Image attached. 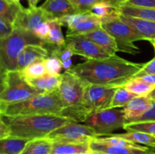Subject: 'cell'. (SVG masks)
Segmentation results:
<instances>
[{"label": "cell", "instance_id": "obj_1", "mask_svg": "<svg viewBox=\"0 0 155 154\" xmlns=\"http://www.w3.org/2000/svg\"><path fill=\"white\" fill-rule=\"evenodd\" d=\"M144 65L129 61L115 54L104 58L87 60L72 66L70 71L88 84L120 87L133 79Z\"/></svg>", "mask_w": 155, "mask_h": 154}, {"label": "cell", "instance_id": "obj_2", "mask_svg": "<svg viewBox=\"0 0 155 154\" xmlns=\"http://www.w3.org/2000/svg\"><path fill=\"white\" fill-rule=\"evenodd\" d=\"M0 119L7 125L9 136L30 140L46 137L54 130L73 121L58 115L5 116L0 114Z\"/></svg>", "mask_w": 155, "mask_h": 154}, {"label": "cell", "instance_id": "obj_3", "mask_svg": "<svg viewBox=\"0 0 155 154\" xmlns=\"http://www.w3.org/2000/svg\"><path fill=\"white\" fill-rule=\"evenodd\" d=\"M65 105L58 90L41 93L28 100L15 104L0 103V114L5 116L26 115H58L61 116Z\"/></svg>", "mask_w": 155, "mask_h": 154}, {"label": "cell", "instance_id": "obj_4", "mask_svg": "<svg viewBox=\"0 0 155 154\" xmlns=\"http://www.w3.org/2000/svg\"><path fill=\"white\" fill-rule=\"evenodd\" d=\"M44 41L33 32L15 28L8 36L0 40L1 71L16 70L18 57L27 45L44 46Z\"/></svg>", "mask_w": 155, "mask_h": 154}, {"label": "cell", "instance_id": "obj_5", "mask_svg": "<svg viewBox=\"0 0 155 154\" xmlns=\"http://www.w3.org/2000/svg\"><path fill=\"white\" fill-rule=\"evenodd\" d=\"M101 21V27L110 33L116 40L119 51L131 54L140 53V49L135 45L134 42L144 40L143 37L133 27L120 19V14L117 9Z\"/></svg>", "mask_w": 155, "mask_h": 154}, {"label": "cell", "instance_id": "obj_6", "mask_svg": "<svg viewBox=\"0 0 155 154\" xmlns=\"http://www.w3.org/2000/svg\"><path fill=\"white\" fill-rule=\"evenodd\" d=\"M41 94L32 87L21 71H1L0 103L15 104L28 100Z\"/></svg>", "mask_w": 155, "mask_h": 154}, {"label": "cell", "instance_id": "obj_7", "mask_svg": "<svg viewBox=\"0 0 155 154\" xmlns=\"http://www.w3.org/2000/svg\"><path fill=\"white\" fill-rule=\"evenodd\" d=\"M82 123L92 128L98 137L108 136L115 130L124 128L126 124L124 108H109L93 112Z\"/></svg>", "mask_w": 155, "mask_h": 154}, {"label": "cell", "instance_id": "obj_8", "mask_svg": "<svg viewBox=\"0 0 155 154\" xmlns=\"http://www.w3.org/2000/svg\"><path fill=\"white\" fill-rule=\"evenodd\" d=\"M87 82L70 70L61 73V80L58 88L65 107H82Z\"/></svg>", "mask_w": 155, "mask_h": 154}, {"label": "cell", "instance_id": "obj_9", "mask_svg": "<svg viewBox=\"0 0 155 154\" xmlns=\"http://www.w3.org/2000/svg\"><path fill=\"white\" fill-rule=\"evenodd\" d=\"M117 88L89 84L85 91L83 107L90 113L110 108Z\"/></svg>", "mask_w": 155, "mask_h": 154}, {"label": "cell", "instance_id": "obj_10", "mask_svg": "<svg viewBox=\"0 0 155 154\" xmlns=\"http://www.w3.org/2000/svg\"><path fill=\"white\" fill-rule=\"evenodd\" d=\"M97 137L95 131L89 126L71 121L54 130L46 137L52 141H89Z\"/></svg>", "mask_w": 155, "mask_h": 154}, {"label": "cell", "instance_id": "obj_11", "mask_svg": "<svg viewBox=\"0 0 155 154\" xmlns=\"http://www.w3.org/2000/svg\"><path fill=\"white\" fill-rule=\"evenodd\" d=\"M66 44L73 50L74 54L85 57L87 60L104 58L115 55L82 36H66Z\"/></svg>", "mask_w": 155, "mask_h": 154}, {"label": "cell", "instance_id": "obj_12", "mask_svg": "<svg viewBox=\"0 0 155 154\" xmlns=\"http://www.w3.org/2000/svg\"><path fill=\"white\" fill-rule=\"evenodd\" d=\"M54 19L48 13L39 6L23 8L14 23L15 28L23 29L34 33L38 26L44 22Z\"/></svg>", "mask_w": 155, "mask_h": 154}, {"label": "cell", "instance_id": "obj_13", "mask_svg": "<svg viewBox=\"0 0 155 154\" xmlns=\"http://www.w3.org/2000/svg\"><path fill=\"white\" fill-rule=\"evenodd\" d=\"M48 55V51L43 45H27L18 57L16 70L21 71L31 63L39 60H44Z\"/></svg>", "mask_w": 155, "mask_h": 154}, {"label": "cell", "instance_id": "obj_14", "mask_svg": "<svg viewBox=\"0 0 155 154\" xmlns=\"http://www.w3.org/2000/svg\"><path fill=\"white\" fill-rule=\"evenodd\" d=\"M152 103L148 96L135 97L124 107L126 124L136 122L149 109Z\"/></svg>", "mask_w": 155, "mask_h": 154}, {"label": "cell", "instance_id": "obj_15", "mask_svg": "<svg viewBox=\"0 0 155 154\" xmlns=\"http://www.w3.org/2000/svg\"><path fill=\"white\" fill-rule=\"evenodd\" d=\"M90 147L92 151H100L109 154H148L150 148L146 146L142 147H131L110 145L98 141L95 138L91 140Z\"/></svg>", "mask_w": 155, "mask_h": 154}, {"label": "cell", "instance_id": "obj_16", "mask_svg": "<svg viewBox=\"0 0 155 154\" xmlns=\"http://www.w3.org/2000/svg\"><path fill=\"white\" fill-rule=\"evenodd\" d=\"M89 141H53L51 154H87L92 152Z\"/></svg>", "mask_w": 155, "mask_h": 154}, {"label": "cell", "instance_id": "obj_17", "mask_svg": "<svg viewBox=\"0 0 155 154\" xmlns=\"http://www.w3.org/2000/svg\"><path fill=\"white\" fill-rule=\"evenodd\" d=\"M120 18L123 21L133 27L140 36H142L144 40L151 42L155 39V22L154 21L142 18L124 16L120 14Z\"/></svg>", "mask_w": 155, "mask_h": 154}, {"label": "cell", "instance_id": "obj_18", "mask_svg": "<svg viewBox=\"0 0 155 154\" xmlns=\"http://www.w3.org/2000/svg\"><path fill=\"white\" fill-rule=\"evenodd\" d=\"M82 36L92 41L99 46L102 47L110 54H116L117 51H119L117 43L114 38L102 27H100L97 30L82 35Z\"/></svg>", "mask_w": 155, "mask_h": 154}, {"label": "cell", "instance_id": "obj_19", "mask_svg": "<svg viewBox=\"0 0 155 154\" xmlns=\"http://www.w3.org/2000/svg\"><path fill=\"white\" fill-rule=\"evenodd\" d=\"M40 7L54 19L77 13L69 0H45Z\"/></svg>", "mask_w": 155, "mask_h": 154}, {"label": "cell", "instance_id": "obj_20", "mask_svg": "<svg viewBox=\"0 0 155 154\" xmlns=\"http://www.w3.org/2000/svg\"><path fill=\"white\" fill-rule=\"evenodd\" d=\"M27 80L32 87L40 93L51 92L58 88L61 80V73L58 75H50L46 73L39 78Z\"/></svg>", "mask_w": 155, "mask_h": 154}, {"label": "cell", "instance_id": "obj_21", "mask_svg": "<svg viewBox=\"0 0 155 154\" xmlns=\"http://www.w3.org/2000/svg\"><path fill=\"white\" fill-rule=\"evenodd\" d=\"M101 27V21L100 18L91 13L90 16L86 19L80 21L75 25L68 28L66 36H82L86 33Z\"/></svg>", "mask_w": 155, "mask_h": 154}, {"label": "cell", "instance_id": "obj_22", "mask_svg": "<svg viewBox=\"0 0 155 154\" xmlns=\"http://www.w3.org/2000/svg\"><path fill=\"white\" fill-rule=\"evenodd\" d=\"M50 29L49 34L46 40L44 41V47L47 50H50L54 47H59L66 44V38L64 36L62 33L61 24L59 19H52L49 21Z\"/></svg>", "mask_w": 155, "mask_h": 154}, {"label": "cell", "instance_id": "obj_23", "mask_svg": "<svg viewBox=\"0 0 155 154\" xmlns=\"http://www.w3.org/2000/svg\"><path fill=\"white\" fill-rule=\"evenodd\" d=\"M117 10L120 14L133 18H142L155 22V8L139 7V6L122 5L117 8Z\"/></svg>", "mask_w": 155, "mask_h": 154}, {"label": "cell", "instance_id": "obj_24", "mask_svg": "<svg viewBox=\"0 0 155 154\" xmlns=\"http://www.w3.org/2000/svg\"><path fill=\"white\" fill-rule=\"evenodd\" d=\"M29 140L14 136L0 139V154H20Z\"/></svg>", "mask_w": 155, "mask_h": 154}, {"label": "cell", "instance_id": "obj_25", "mask_svg": "<svg viewBox=\"0 0 155 154\" xmlns=\"http://www.w3.org/2000/svg\"><path fill=\"white\" fill-rule=\"evenodd\" d=\"M52 143L48 137L30 140L20 154H51Z\"/></svg>", "mask_w": 155, "mask_h": 154}, {"label": "cell", "instance_id": "obj_26", "mask_svg": "<svg viewBox=\"0 0 155 154\" xmlns=\"http://www.w3.org/2000/svg\"><path fill=\"white\" fill-rule=\"evenodd\" d=\"M24 6L15 0H0V18L14 26L18 14Z\"/></svg>", "mask_w": 155, "mask_h": 154}, {"label": "cell", "instance_id": "obj_27", "mask_svg": "<svg viewBox=\"0 0 155 154\" xmlns=\"http://www.w3.org/2000/svg\"><path fill=\"white\" fill-rule=\"evenodd\" d=\"M138 144L145 145L148 147L155 148V137L152 134L140 131H127L124 134H112Z\"/></svg>", "mask_w": 155, "mask_h": 154}, {"label": "cell", "instance_id": "obj_28", "mask_svg": "<svg viewBox=\"0 0 155 154\" xmlns=\"http://www.w3.org/2000/svg\"><path fill=\"white\" fill-rule=\"evenodd\" d=\"M124 86L136 96H148L155 88L154 85L148 84L138 78L133 79Z\"/></svg>", "mask_w": 155, "mask_h": 154}, {"label": "cell", "instance_id": "obj_29", "mask_svg": "<svg viewBox=\"0 0 155 154\" xmlns=\"http://www.w3.org/2000/svg\"><path fill=\"white\" fill-rule=\"evenodd\" d=\"M135 97L137 96L126 88L124 85L117 87L114 95L110 108H124Z\"/></svg>", "mask_w": 155, "mask_h": 154}, {"label": "cell", "instance_id": "obj_30", "mask_svg": "<svg viewBox=\"0 0 155 154\" xmlns=\"http://www.w3.org/2000/svg\"><path fill=\"white\" fill-rule=\"evenodd\" d=\"M21 72L26 79L39 78L47 73L44 60H39L31 63L22 69Z\"/></svg>", "mask_w": 155, "mask_h": 154}, {"label": "cell", "instance_id": "obj_31", "mask_svg": "<svg viewBox=\"0 0 155 154\" xmlns=\"http://www.w3.org/2000/svg\"><path fill=\"white\" fill-rule=\"evenodd\" d=\"M124 129L127 131H140L154 135L155 134V121L131 122L126 124Z\"/></svg>", "mask_w": 155, "mask_h": 154}, {"label": "cell", "instance_id": "obj_32", "mask_svg": "<svg viewBox=\"0 0 155 154\" xmlns=\"http://www.w3.org/2000/svg\"><path fill=\"white\" fill-rule=\"evenodd\" d=\"M45 69L48 74L50 75H58L63 69L62 61L54 55H48L44 60Z\"/></svg>", "mask_w": 155, "mask_h": 154}, {"label": "cell", "instance_id": "obj_33", "mask_svg": "<svg viewBox=\"0 0 155 154\" xmlns=\"http://www.w3.org/2000/svg\"><path fill=\"white\" fill-rule=\"evenodd\" d=\"M116 8L114 7L109 3L106 2H99L96 3L93 7L91 9L90 12L98 17L100 19L105 18V17L108 16L109 14L114 11L116 10Z\"/></svg>", "mask_w": 155, "mask_h": 154}, {"label": "cell", "instance_id": "obj_34", "mask_svg": "<svg viewBox=\"0 0 155 154\" xmlns=\"http://www.w3.org/2000/svg\"><path fill=\"white\" fill-rule=\"evenodd\" d=\"M77 13L90 12L92 8L96 3L103 0H69Z\"/></svg>", "mask_w": 155, "mask_h": 154}, {"label": "cell", "instance_id": "obj_35", "mask_svg": "<svg viewBox=\"0 0 155 154\" xmlns=\"http://www.w3.org/2000/svg\"><path fill=\"white\" fill-rule=\"evenodd\" d=\"M49 55H54L57 57H58L62 62L65 60L71 59L72 56L74 55V53L73 50L68 46L67 44L64 45L59 47H54L48 51Z\"/></svg>", "mask_w": 155, "mask_h": 154}, {"label": "cell", "instance_id": "obj_36", "mask_svg": "<svg viewBox=\"0 0 155 154\" xmlns=\"http://www.w3.org/2000/svg\"><path fill=\"white\" fill-rule=\"evenodd\" d=\"M15 30L12 24L0 18V40L8 36Z\"/></svg>", "mask_w": 155, "mask_h": 154}, {"label": "cell", "instance_id": "obj_37", "mask_svg": "<svg viewBox=\"0 0 155 154\" xmlns=\"http://www.w3.org/2000/svg\"><path fill=\"white\" fill-rule=\"evenodd\" d=\"M50 29H51V27H50L49 21H47V22H44L41 24L39 26H38L36 30H35L34 33L39 39H41L43 41H45L47 38H48V34H49Z\"/></svg>", "mask_w": 155, "mask_h": 154}, {"label": "cell", "instance_id": "obj_38", "mask_svg": "<svg viewBox=\"0 0 155 154\" xmlns=\"http://www.w3.org/2000/svg\"><path fill=\"white\" fill-rule=\"evenodd\" d=\"M148 74H155V57L148 63H145L142 69L136 75H135L133 79L140 77L144 75H148Z\"/></svg>", "mask_w": 155, "mask_h": 154}, {"label": "cell", "instance_id": "obj_39", "mask_svg": "<svg viewBox=\"0 0 155 154\" xmlns=\"http://www.w3.org/2000/svg\"><path fill=\"white\" fill-rule=\"evenodd\" d=\"M125 4L139 7L155 8V0H129Z\"/></svg>", "mask_w": 155, "mask_h": 154}, {"label": "cell", "instance_id": "obj_40", "mask_svg": "<svg viewBox=\"0 0 155 154\" xmlns=\"http://www.w3.org/2000/svg\"><path fill=\"white\" fill-rule=\"evenodd\" d=\"M144 121H155V102H153L149 109L134 122Z\"/></svg>", "mask_w": 155, "mask_h": 154}, {"label": "cell", "instance_id": "obj_41", "mask_svg": "<svg viewBox=\"0 0 155 154\" xmlns=\"http://www.w3.org/2000/svg\"><path fill=\"white\" fill-rule=\"evenodd\" d=\"M9 136V131L7 125L0 119V139L5 138Z\"/></svg>", "mask_w": 155, "mask_h": 154}, {"label": "cell", "instance_id": "obj_42", "mask_svg": "<svg viewBox=\"0 0 155 154\" xmlns=\"http://www.w3.org/2000/svg\"><path fill=\"white\" fill-rule=\"evenodd\" d=\"M139 79L148 83V84L154 85H155V74H148V75H144L140 77H137ZM135 79V78H134Z\"/></svg>", "mask_w": 155, "mask_h": 154}, {"label": "cell", "instance_id": "obj_43", "mask_svg": "<svg viewBox=\"0 0 155 154\" xmlns=\"http://www.w3.org/2000/svg\"><path fill=\"white\" fill-rule=\"evenodd\" d=\"M103 1L109 3V4H110L111 5H113L114 7H115L117 8L119 6L127 3L129 0H103Z\"/></svg>", "mask_w": 155, "mask_h": 154}, {"label": "cell", "instance_id": "obj_44", "mask_svg": "<svg viewBox=\"0 0 155 154\" xmlns=\"http://www.w3.org/2000/svg\"><path fill=\"white\" fill-rule=\"evenodd\" d=\"M62 64H63V68L65 70H70L72 68V60L71 58L68 59V60L62 62Z\"/></svg>", "mask_w": 155, "mask_h": 154}, {"label": "cell", "instance_id": "obj_45", "mask_svg": "<svg viewBox=\"0 0 155 154\" xmlns=\"http://www.w3.org/2000/svg\"><path fill=\"white\" fill-rule=\"evenodd\" d=\"M41 0H27L29 6H36V5Z\"/></svg>", "mask_w": 155, "mask_h": 154}, {"label": "cell", "instance_id": "obj_46", "mask_svg": "<svg viewBox=\"0 0 155 154\" xmlns=\"http://www.w3.org/2000/svg\"><path fill=\"white\" fill-rule=\"evenodd\" d=\"M148 97L149 98L150 100H151V101H153V102H155V88L154 90L148 95Z\"/></svg>", "mask_w": 155, "mask_h": 154}, {"label": "cell", "instance_id": "obj_47", "mask_svg": "<svg viewBox=\"0 0 155 154\" xmlns=\"http://www.w3.org/2000/svg\"><path fill=\"white\" fill-rule=\"evenodd\" d=\"M148 154H155V148L150 147Z\"/></svg>", "mask_w": 155, "mask_h": 154}, {"label": "cell", "instance_id": "obj_48", "mask_svg": "<svg viewBox=\"0 0 155 154\" xmlns=\"http://www.w3.org/2000/svg\"><path fill=\"white\" fill-rule=\"evenodd\" d=\"M93 152H95V154H109L104 152H100V151H93Z\"/></svg>", "mask_w": 155, "mask_h": 154}, {"label": "cell", "instance_id": "obj_49", "mask_svg": "<svg viewBox=\"0 0 155 154\" xmlns=\"http://www.w3.org/2000/svg\"><path fill=\"white\" fill-rule=\"evenodd\" d=\"M151 44H152V45H153V47H154V51H155V39L154 40H152V41H151Z\"/></svg>", "mask_w": 155, "mask_h": 154}, {"label": "cell", "instance_id": "obj_50", "mask_svg": "<svg viewBox=\"0 0 155 154\" xmlns=\"http://www.w3.org/2000/svg\"><path fill=\"white\" fill-rule=\"evenodd\" d=\"M87 154H95V152H93V151H92V152H89V153H87Z\"/></svg>", "mask_w": 155, "mask_h": 154}, {"label": "cell", "instance_id": "obj_51", "mask_svg": "<svg viewBox=\"0 0 155 154\" xmlns=\"http://www.w3.org/2000/svg\"><path fill=\"white\" fill-rule=\"evenodd\" d=\"M15 1H17V2H20L21 0H15Z\"/></svg>", "mask_w": 155, "mask_h": 154}, {"label": "cell", "instance_id": "obj_52", "mask_svg": "<svg viewBox=\"0 0 155 154\" xmlns=\"http://www.w3.org/2000/svg\"><path fill=\"white\" fill-rule=\"evenodd\" d=\"M154 137H155V134H154Z\"/></svg>", "mask_w": 155, "mask_h": 154}]
</instances>
